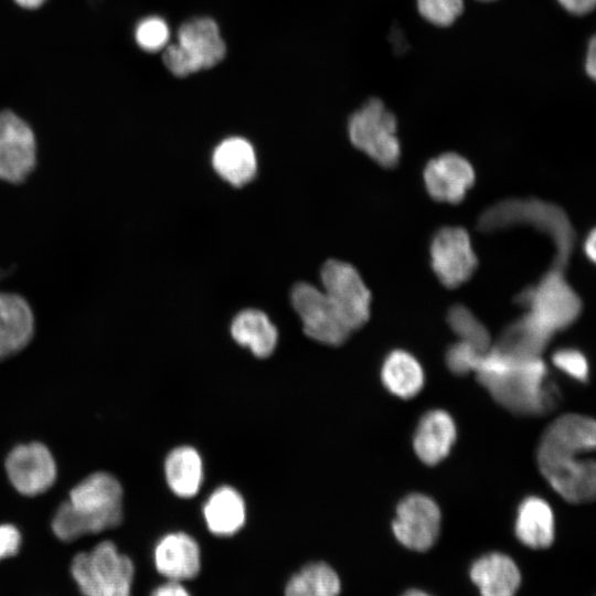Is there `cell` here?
Returning a JSON list of instances; mask_svg holds the SVG:
<instances>
[{"instance_id":"15","label":"cell","mask_w":596,"mask_h":596,"mask_svg":"<svg viewBox=\"0 0 596 596\" xmlns=\"http://www.w3.org/2000/svg\"><path fill=\"white\" fill-rule=\"evenodd\" d=\"M153 563L167 581L182 583L192 579L201 570L200 546L184 532L168 533L155 546Z\"/></svg>"},{"instance_id":"36","label":"cell","mask_w":596,"mask_h":596,"mask_svg":"<svg viewBox=\"0 0 596 596\" xmlns=\"http://www.w3.org/2000/svg\"><path fill=\"white\" fill-rule=\"evenodd\" d=\"M20 7L25 9H35L42 6L45 0H14Z\"/></svg>"},{"instance_id":"39","label":"cell","mask_w":596,"mask_h":596,"mask_svg":"<svg viewBox=\"0 0 596 596\" xmlns=\"http://www.w3.org/2000/svg\"><path fill=\"white\" fill-rule=\"evenodd\" d=\"M0 561H1V558H0Z\"/></svg>"},{"instance_id":"19","label":"cell","mask_w":596,"mask_h":596,"mask_svg":"<svg viewBox=\"0 0 596 596\" xmlns=\"http://www.w3.org/2000/svg\"><path fill=\"white\" fill-rule=\"evenodd\" d=\"M203 517L212 534L231 536L237 533L245 523V502L234 488L220 487L205 501Z\"/></svg>"},{"instance_id":"24","label":"cell","mask_w":596,"mask_h":596,"mask_svg":"<svg viewBox=\"0 0 596 596\" xmlns=\"http://www.w3.org/2000/svg\"><path fill=\"white\" fill-rule=\"evenodd\" d=\"M382 382L395 396L409 398L424 385V372L418 361L408 352L395 350L383 362Z\"/></svg>"},{"instance_id":"11","label":"cell","mask_w":596,"mask_h":596,"mask_svg":"<svg viewBox=\"0 0 596 596\" xmlns=\"http://www.w3.org/2000/svg\"><path fill=\"white\" fill-rule=\"evenodd\" d=\"M430 264L439 281L447 288L466 283L478 265L467 231L458 226L438 230L430 244Z\"/></svg>"},{"instance_id":"23","label":"cell","mask_w":596,"mask_h":596,"mask_svg":"<svg viewBox=\"0 0 596 596\" xmlns=\"http://www.w3.org/2000/svg\"><path fill=\"white\" fill-rule=\"evenodd\" d=\"M164 475L174 494L182 498L195 496L203 480L201 456L189 446L172 449L164 461Z\"/></svg>"},{"instance_id":"38","label":"cell","mask_w":596,"mask_h":596,"mask_svg":"<svg viewBox=\"0 0 596 596\" xmlns=\"http://www.w3.org/2000/svg\"><path fill=\"white\" fill-rule=\"evenodd\" d=\"M479 1L490 2V1H496V0H479Z\"/></svg>"},{"instance_id":"18","label":"cell","mask_w":596,"mask_h":596,"mask_svg":"<svg viewBox=\"0 0 596 596\" xmlns=\"http://www.w3.org/2000/svg\"><path fill=\"white\" fill-rule=\"evenodd\" d=\"M455 439L456 426L451 416L441 409H434L419 421L413 444L423 462L435 465L449 454Z\"/></svg>"},{"instance_id":"29","label":"cell","mask_w":596,"mask_h":596,"mask_svg":"<svg viewBox=\"0 0 596 596\" xmlns=\"http://www.w3.org/2000/svg\"><path fill=\"white\" fill-rule=\"evenodd\" d=\"M135 36L138 45L143 51L155 53L166 49L170 31L163 19L149 17L137 25Z\"/></svg>"},{"instance_id":"6","label":"cell","mask_w":596,"mask_h":596,"mask_svg":"<svg viewBox=\"0 0 596 596\" xmlns=\"http://www.w3.org/2000/svg\"><path fill=\"white\" fill-rule=\"evenodd\" d=\"M226 53L217 24L210 18L183 23L178 41L166 46L162 60L175 76L183 77L220 63Z\"/></svg>"},{"instance_id":"7","label":"cell","mask_w":596,"mask_h":596,"mask_svg":"<svg viewBox=\"0 0 596 596\" xmlns=\"http://www.w3.org/2000/svg\"><path fill=\"white\" fill-rule=\"evenodd\" d=\"M396 129L394 114L379 98L366 100L348 121L352 145L385 168L394 167L400 159L401 147Z\"/></svg>"},{"instance_id":"17","label":"cell","mask_w":596,"mask_h":596,"mask_svg":"<svg viewBox=\"0 0 596 596\" xmlns=\"http://www.w3.org/2000/svg\"><path fill=\"white\" fill-rule=\"evenodd\" d=\"M469 576L480 596H514L521 583L515 562L499 552L477 558L469 570Z\"/></svg>"},{"instance_id":"12","label":"cell","mask_w":596,"mask_h":596,"mask_svg":"<svg viewBox=\"0 0 596 596\" xmlns=\"http://www.w3.org/2000/svg\"><path fill=\"white\" fill-rule=\"evenodd\" d=\"M440 521V510L436 502L425 494L413 493L398 503L392 531L403 546L425 552L436 542Z\"/></svg>"},{"instance_id":"14","label":"cell","mask_w":596,"mask_h":596,"mask_svg":"<svg viewBox=\"0 0 596 596\" xmlns=\"http://www.w3.org/2000/svg\"><path fill=\"white\" fill-rule=\"evenodd\" d=\"M424 182L434 200L459 203L475 182V171L462 156L446 152L428 161L424 169Z\"/></svg>"},{"instance_id":"2","label":"cell","mask_w":596,"mask_h":596,"mask_svg":"<svg viewBox=\"0 0 596 596\" xmlns=\"http://www.w3.org/2000/svg\"><path fill=\"white\" fill-rule=\"evenodd\" d=\"M473 372L491 396L510 411L543 414L556 405L557 387L547 381L541 358H514L494 347L482 353Z\"/></svg>"},{"instance_id":"8","label":"cell","mask_w":596,"mask_h":596,"mask_svg":"<svg viewBox=\"0 0 596 596\" xmlns=\"http://www.w3.org/2000/svg\"><path fill=\"white\" fill-rule=\"evenodd\" d=\"M323 291L336 306L351 331L370 317L371 292L359 272L350 264L327 260L320 272Z\"/></svg>"},{"instance_id":"37","label":"cell","mask_w":596,"mask_h":596,"mask_svg":"<svg viewBox=\"0 0 596 596\" xmlns=\"http://www.w3.org/2000/svg\"><path fill=\"white\" fill-rule=\"evenodd\" d=\"M403 596H432L428 593L419 589H409L406 593H404Z\"/></svg>"},{"instance_id":"10","label":"cell","mask_w":596,"mask_h":596,"mask_svg":"<svg viewBox=\"0 0 596 596\" xmlns=\"http://www.w3.org/2000/svg\"><path fill=\"white\" fill-rule=\"evenodd\" d=\"M38 143L33 129L11 110L0 111V180L18 184L35 169Z\"/></svg>"},{"instance_id":"27","label":"cell","mask_w":596,"mask_h":596,"mask_svg":"<svg viewBox=\"0 0 596 596\" xmlns=\"http://www.w3.org/2000/svg\"><path fill=\"white\" fill-rule=\"evenodd\" d=\"M447 320L459 341L485 353L490 349V334L486 326L465 306H453Z\"/></svg>"},{"instance_id":"21","label":"cell","mask_w":596,"mask_h":596,"mask_svg":"<svg viewBox=\"0 0 596 596\" xmlns=\"http://www.w3.org/2000/svg\"><path fill=\"white\" fill-rule=\"evenodd\" d=\"M212 164L220 177L241 187L254 178L257 160L253 146L246 139L231 137L214 149Z\"/></svg>"},{"instance_id":"26","label":"cell","mask_w":596,"mask_h":596,"mask_svg":"<svg viewBox=\"0 0 596 596\" xmlns=\"http://www.w3.org/2000/svg\"><path fill=\"white\" fill-rule=\"evenodd\" d=\"M550 339L523 316L503 330L494 348L514 358H539Z\"/></svg>"},{"instance_id":"20","label":"cell","mask_w":596,"mask_h":596,"mask_svg":"<svg viewBox=\"0 0 596 596\" xmlns=\"http://www.w3.org/2000/svg\"><path fill=\"white\" fill-rule=\"evenodd\" d=\"M514 531L529 547H549L554 540V515L550 504L535 496L525 498L518 508Z\"/></svg>"},{"instance_id":"3","label":"cell","mask_w":596,"mask_h":596,"mask_svg":"<svg viewBox=\"0 0 596 596\" xmlns=\"http://www.w3.org/2000/svg\"><path fill=\"white\" fill-rule=\"evenodd\" d=\"M123 488L105 471L94 472L77 483L55 511L52 530L62 541L99 533L120 524Z\"/></svg>"},{"instance_id":"16","label":"cell","mask_w":596,"mask_h":596,"mask_svg":"<svg viewBox=\"0 0 596 596\" xmlns=\"http://www.w3.org/2000/svg\"><path fill=\"white\" fill-rule=\"evenodd\" d=\"M34 334V315L29 302L14 292L0 291V360L28 345Z\"/></svg>"},{"instance_id":"1","label":"cell","mask_w":596,"mask_h":596,"mask_svg":"<svg viewBox=\"0 0 596 596\" xmlns=\"http://www.w3.org/2000/svg\"><path fill=\"white\" fill-rule=\"evenodd\" d=\"M596 451V421L566 414L543 433L538 462L544 478L566 501L585 503L596 499V459L583 457Z\"/></svg>"},{"instance_id":"30","label":"cell","mask_w":596,"mask_h":596,"mask_svg":"<svg viewBox=\"0 0 596 596\" xmlns=\"http://www.w3.org/2000/svg\"><path fill=\"white\" fill-rule=\"evenodd\" d=\"M553 364L574 380L588 379L589 368L585 355L576 349H562L552 356Z\"/></svg>"},{"instance_id":"13","label":"cell","mask_w":596,"mask_h":596,"mask_svg":"<svg viewBox=\"0 0 596 596\" xmlns=\"http://www.w3.org/2000/svg\"><path fill=\"white\" fill-rule=\"evenodd\" d=\"M11 485L23 496H38L56 478V464L49 448L38 441L15 446L6 459Z\"/></svg>"},{"instance_id":"33","label":"cell","mask_w":596,"mask_h":596,"mask_svg":"<svg viewBox=\"0 0 596 596\" xmlns=\"http://www.w3.org/2000/svg\"><path fill=\"white\" fill-rule=\"evenodd\" d=\"M150 596H191L188 589L180 583L167 581L157 586Z\"/></svg>"},{"instance_id":"22","label":"cell","mask_w":596,"mask_h":596,"mask_svg":"<svg viewBox=\"0 0 596 596\" xmlns=\"http://www.w3.org/2000/svg\"><path fill=\"white\" fill-rule=\"evenodd\" d=\"M232 338L247 347L257 358L269 356L277 344L278 333L269 318L260 310L245 309L231 323Z\"/></svg>"},{"instance_id":"4","label":"cell","mask_w":596,"mask_h":596,"mask_svg":"<svg viewBox=\"0 0 596 596\" xmlns=\"http://www.w3.org/2000/svg\"><path fill=\"white\" fill-rule=\"evenodd\" d=\"M566 253L567 249H560L556 266L518 298V302L528 309L524 317L550 338L571 326L582 307L562 273Z\"/></svg>"},{"instance_id":"5","label":"cell","mask_w":596,"mask_h":596,"mask_svg":"<svg viewBox=\"0 0 596 596\" xmlns=\"http://www.w3.org/2000/svg\"><path fill=\"white\" fill-rule=\"evenodd\" d=\"M71 573L83 596H131L134 563L110 541L76 554Z\"/></svg>"},{"instance_id":"28","label":"cell","mask_w":596,"mask_h":596,"mask_svg":"<svg viewBox=\"0 0 596 596\" xmlns=\"http://www.w3.org/2000/svg\"><path fill=\"white\" fill-rule=\"evenodd\" d=\"M419 14L436 26L451 25L464 11V0H416Z\"/></svg>"},{"instance_id":"25","label":"cell","mask_w":596,"mask_h":596,"mask_svg":"<svg viewBox=\"0 0 596 596\" xmlns=\"http://www.w3.org/2000/svg\"><path fill=\"white\" fill-rule=\"evenodd\" d=\"M341 581L324 562H311L294 573L285 586V596H338Z\"/></svg>"},{"instance_id":"9","label":"cell","mask_w":596,"mask_h":596,"mask_svg":"<svg viewBox=\"0 0 596 596\" xmlns=\"http://www.w3.org/2000/svg\"><path fill=\"white\" fill-rule=\"evenodd\" d=\"M291 305L304 332L318 342L339 345L352 332L326 292L311 284L298 283L292 287Z\"/></svg>"},{"instance_id":"31","label":"cell","mask_w":596,"mask_h":596,"mask_svg":"<svg viewBox=\"0 0 596 596\" xmlns=\"http://www.w3.org/2000/svg\"><path fill=\"white\" fill-rule=\"evenodd\" d=\"M482 353L461 341L453 344L446 353V363L456 374H466L475 370L478 358Z\"/></svg>"},{"instance_id":"35","label":"cell","mask_w":596,"mask_h":596,"mask_svg":"<svg viewBox=\"0 0 596 596\" xmlns=\"http://www.w3.org/2000/svg\"><path fill=\"white\" fill-rule=\"evenodd\" d=\"M584 251L588 259L596 265V227L587 234Z\"/></svg>"},{"instance_id":"32","label":"cell","mask_w":596,"mask_h":596,"mask_svg":"<svg viewBox=\"0 0 596 596\" xmlns=\"http://www.w3.org/2000/svg\"><path fill=\"white\" fill-rule=\"evenodd\" d=\"M570 13L583 15L596 9V0H557Z\"/></svg>"},{"instance_id":"34","label":"cell","mask_w":596,"mask_h":596,"mask_svg":"<svg viewBox=\"0 0 596 596\" xmlns=\"http://www.w3.org/2000/svg\"><path fill=\"white\" fill-rule=\"evenodd\" d=\"M585 67L589 77L596 81V33L588 43Z\"/></svg>"}]
</instances>
